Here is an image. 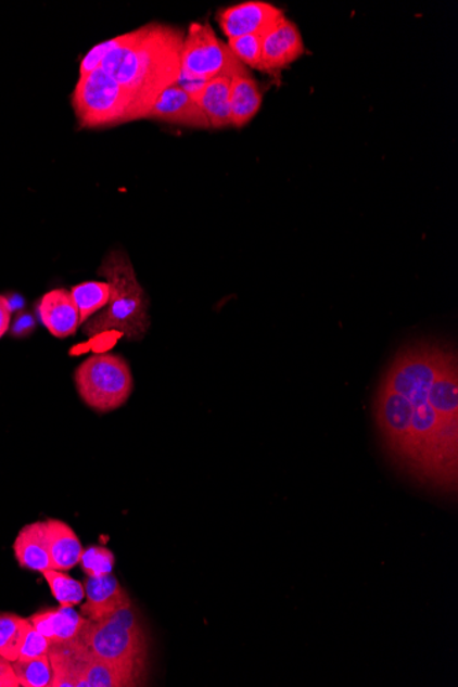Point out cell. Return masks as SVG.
<instances>
[{
	"mask_svg": "<svg viewBox=\"0 0 458 687\" xmlns=\"http://www.w3.org/2000/svg\"><path fill=\"white\" fill-rule=\"evenodd\" d=\"M374 424L392 465L418 485L456 497L458 356L436 338L399 348L374 394Z\"/></svg>",
	"mask_w": 458,
	"mask_h": 687,
	"instance_id": "1",
	"label": "cell"
},
{
	"mask_svg": "<svg viewBox=\"0 0 458 687\" xmlns=\"http://www.w3.org/2000/svg\"><path fill=\"white\" fill-rule=\"evenodd\" d=\"M183 40V30L160 23L112 39L101 69L131 97L133 122L148 117L161 93L179 80Z\"/></svg>",
	"mask_w": 458,
	"mask_h": 687,
	"instance_id": "2",
	"label": "cell"
},
{
	"mask_svg": "<svg viewBox=\"0 0 458 687\" xmlns=\"http://www.w3.org/2000/svg\"><path fill=\"white\" fill-rule=\"evenodd\" d=\"M98 275L111 285V300L102 311L85 322L82 334L96 338L116 331L125 340L142 341L150 328V301L128 254L113 250L103 258Z\"/></svg>",
	"mask_w": 458,
	"mask_h": 687,
	"instance_id": "3",
	"label": "cell"
},
{
	"mask_svg": "<svg viewBox=\"0 0 458 687\" xmlns=\"http://www.w3.org/2000/svg\"><path fill=\"white\" fill-rule=\"evenodd\" d=\"M80 637L93 659L148 669L149 638L133 603L118 609L106 621L92 622L88 619Z\"/></svg>",
	"mask_w": 458,
	"mask_h": 687,
	"instance_id": "4",
	"label": "cell"
},
{
	"mask_svg": "<svg viewBox=\"0 0 458 687\" xmlns=\"http://www.w3.org/2000/svg\"><path fill=\"white\" fill-rule=\"evenodd\" d=\"M75 384L82 403L98 414L122 408L133 392L129 364L119 354L97 353L75 371Z\"/></svg>",
	"mask_w": 458,
	"mask_h": 687,
	"instance_id": "5",
	"label": "cell"
},
{
	"mask_svg": "<svg viewBox=\"0 0 458 687\" xmlns=\"http://www.w3.org/2000/svg\"><path fill=\"white\" fill-rule=\"evenodd\" d=\"M72 105L82 128L114 127L133 122L131 97L102 69L79 77Z\"/></svg>",
	"mask_w": 458,
	"mask_h": 687,
	"instance_id": "6",
	"label": "cell"
},
{
	"mask_svg": "<svg viewBox=\"0 0 458 687\" xmlns=\"http://www.w3.org/2000/svg\"><path fill=\"white\" fill-rule=\"evenodd\" d=\"M232 54L226 41L218 38L209 23H191L185 34L180 76L209 81L216 77H232L247 72Z\"/></svg>",
	"mask_w": 458,
	"mask_h": 687,
	"instance_id": "7",
	"label": "cell"
},
{
	"mask_svg": "<svg viewBox=\"0 0 458 687\" xmlns=\"http://www.w3.org/2000/svg\"><path fill=\"white\" fill-rule=\"evenodd\" d=\"M283 17V9L264 0H249L222 8L217 13L218 25L228 40L249 35H267Z\"/></svg>",
	"mask_w": 458,
	"mask_h": 687,
	"instance_id": "8",
	"label": "cell"
},
{
	"mask_svg": "<svg viewBox=\"0 0 458 687\" xmlns=\"http://www.w3.org/2000/svg\"><path fill=\"white\" fill-rule=\"evenodd\" d=\"M306 47L298 25L283 17L263 38V59L259 72L276 73L285 69L305 54Z\"/></svg>",
	"mask_w": 458,
	"mask_h": 687,
	"instance_id": "9",
	"label": "cell"
},
{
	"mask_svg": "<svg viewBox=\"0 0 458 687\" xmlns=\"http://www.w3.org/2000/svg\"><path fill=\"white\" fill-rule=\"evenodd\" d=\"M82 585L87 602L81 607V615L92 622L106 621L118 609L132 606L131 597L113 572L99 577L86 576Z\"/></svg>",
	"mask_w": 458,
	"mask_h": 687,
	"instance_id": "10",
	"label": "cell"
},
{
	"mask_svg": "<svg viewBox=\"0 0 458 687\" xmlns=\"http://www.w3.org/2000/svg\"><path fill=\"white\" fill-rule=\"evenodd\" d=\"M49 658L54 671L51 687H79L93 656L80 635L69 641L50 643Z\"/></svg>",
	"mask_w": 458,
	"mask_h": 687,
	"instance_id": "11",
	"label": "cell"
},
{
	"mask_svg": "<svg viewBox=\"0 0 458 687\" xmlns=\"http://www.w3.org/2000/svg\"><path fill=\"white\" fill-rule=\"evenodd\" d=\"M145 118L155 119V122L169 125H177V127L194 129L211 128L205 114H203L194 99L187 96V93L176 85L161 93L157 102L151 107Z\"/></svg>",
	"mask_w": 458,
	"mask_h": 687,
	"instance_id": "12",
	"label": "cell"
},
{
	"mask_svg": "<svg viewBox=\"0 0 458 687\" xmlns=\"http://www.w3.org/2000/svg\"><path fill=\"white\" fill-rule=\"evenodd\" d=\"M38 315L50 334L60 340L75 335L81 326L71 291L56 289L41 296Z\"/></svg>",
	"mask_w": 458,
	"mask_h": 687,
	"instance_id": "13",
	"label": "cell"
},
{
	"mask_svg": "<svg viewBox=\"0 0 458 687\" xmlns=\"http://www.w3.org/2000/svg\"><path fill=\"white\" fill-rule=\"evenodd\" d=\"M28 619L36 632L44 635L50 643L69 641L79 637L88 621L87 618L77 613L75 608L64 606L41 609Z\"/></svg>",
	"mask_w": 458,
	"mask_h": 687,
	"instance_id": "14",
	"label": "cell"
},
{
	"mask_svg": "<svg viewBox=\"0 0 458 687\" xmlns=\"http://www.w3.org/2000/svg\"><path fill=\"white\" fill-rule=\"evenodd\" d=\"M44 534L54 570L69 571L80 563L85 549L69 524L60 519L44 520Z\"/></svg>",
	"mask_w": 458,
	"mask_h": 687,
	"instance_id": "15",
	"label": "cell"
},
{
	"mask_svg": "<svg viewBox=\"0 0 458 687\" xmlns=\"http://www.w3.org/2000/svg\"><path fill=\"white\" fill-rule=\"evenodd\" d=\"M13 551L21 569L40 574L53 569L46 543L44 520L24 525L14 540Z\"/></svg>",
	"mask_w": 458,
	"mask_h": 687,
	"instance_id": "16",
	"label": "cell"
},
{
	"mask_svg": "<svg viewBox=\"0 0 458 687\" xmlns=\"http://www.w3.org/2000/svg\"><path fill=\"white\" fill-rule=\"evenodd\" d=\"M263 106V92L252 72L231 77V96H229V112H231V127L243 128L257 116Z\"/></svg>",
	"mask_w": 458,
	"mask_h": 687,
	"instance_id": "17",
	"label": "cell"
},
{
	"mask_svg": "<svg viewBox=\"0 0 458 687\" xmlns=\"http://www.w3.org/2000/svg\"><path fill=\"white\" fill-rule=\"evenodd\" d=\"M148 669L117 665L93 659L79 687H137L145 684Z\"/></svg>",
	"mask_w": 458,
	"mask_h": 687,
	"instance_id": "18",
	"label": "cell"
},
{
	"mask_svg": "<svg viewBox=\"0 0 458 687\" xmlns=\"http://www.w3.org/2000/svg\"><path fill=\"white\" fill-rule=\"evenodd\" d=\"M229 96H231V77L220 76L207 81L200 97L195 99L211 128L221 129L231 125Z\"/></svg>",
	"mask_w": 458,
	"mask_h": 687,
	"instance_id": "19",
	"label": "cell"
},
{
	"mask_svg": "<svg viewBox=\"0 0 458 687\" xmlns=\"http://www.w3.org/2000/svg\"><path fill=\"white\" fill-rule=\"evenodd\" d=\"M30 628L33 624L29 619L15 613L0 612V654L12 663L17 661Z\"/></svg>",
	"mask_w": 458,
	"mask_h": 687,
	"instance_id": "20",
	"label": "cell"
},
{
	"mask_svg": "<svg viewBox=\"0 0 458 687\" xmlns=\"http://www.w3.org/2000/svg\"><path fill=\"white\" fill-rule=\"evenodd\" d=\"M71 295L79 309L80 325H85L109 304L111 285L107 282H85L75 285L71 290Z\"/></svg>",
	"mask_w": 458,
	"mask_h": 687,
	"instance_id": "21",
	"label": "cell"
},
{
	"mask_svg": "<svg viewBox=\"0 0 458 687\" xmlns=\"http://www.w3.org/2000/svg\"><path fill=\"white\" fill-rule=\"evenodd\" d=\"M41 575H43L47 585H49L60 606L76 607L85 600V585L79 581L73 580L71 575L66 574V571L51 569L41 572Z\"/></svg>",
	"mask_w": 458,
	"mask_h": 687,
	"instance_id": "22",
	"label": "cell"
},
{
	"mask_svg": "<svg viewBox=\"0 0 458 687\" xmlns=\"http://www.w3.org/2000/svg\"><path fill=\"white\" fill-rule=\"evenodd\" d=\"M12 664L20 686L51 687L53 685L54 671L51 667L49 654L35 659H18Z\"/></svg>",
	"mask_w": 458,
	"mask_h": 687,
	"instance_id": "23",
	"label": "cell"
},
{
	"mask_svg": "<svg viewBox=\"0 0 458 687\" xmlns=\"http://www.w3.org/2000/svg\"><path fill=\"white\" fill-rule=\"evenodd\" d=\"M262 35L242 36V38L229 39L228 47L232 54L242 62L247 69L259 71L263 59Z\"/></svg>",
	"mask_w": 458,
	"mask_h": 687,
	"instance_id": "24",
	"label": "cell"
},
{
	"mask_svg": "<svg viewBox=\"0 0 458 687\" xmlns=\"http://www.w3.org/2000/svg\"><path fill=\"white\" fill-rule=\"evenodd\" d=\"M80 567L86 576L99 577L112 574L116 557L113 551L103 546H90L82 550Z\"/></svg>",
	"mask_w": 458,
	"mask_h": 687,
	"instance_id": "25",
	"label": "cell"
},
{
	"mask_svg": "<svg viewBox=\"0 0 458 687\" xmlns=\"http://www.w3.org/2000/svg\"><path fill=\"white\" fill-rule=\"evenodd\" d=\"M50 641L33 627L21 648L20 659H35L49 654Z\"/></svg>",
	"mask_w": 458,
	"mask_h": 687,
	"instance_id": "26",
	"label": "cell"
},
{
	"mask_svg": "<svg viewBox=\"0 0 458 687\" xmlns=\"http://www.w3.org/2000/svg\"><path fill=\"white\" fill-rule=\"evenodd\" d=\"M112 49V39L107 41H103V43L93 47V49L88 53L85 59L81 61L80 65V76L88 75L97 69H101L102 61L105 60L109 51Z\"/></svg>",
	"mask_w": 458,
	"mask_h": 687,
	"instance_id": "27",
	"label": "cell"
},
{
	"mask_svg": "<svg viewBox=\"0 0 458 687\" xmlns=\"http://www.w3.org/2000/svg\"><path fill=\"white\" fill-rule=\"evenodd\" d=\"M20 682L14 673L12 661L0 654V687H18Z\"/></svg>",
	"mask_w": 458,
	"mask_h": 687,
	"instance_id": "28",
	"label": "cell"
},
{
	"mask_svg": "<svg viewBox=\"0 0 458 687\" xmlns=\"http://www.w3.org/2000/svg\"><path fill=\"white\" fill-rule=\"evenodd\" d=\"M12 302L7 296L0 295V338L9 331L12 325Z\"/></svg>",
	"mask_w": 458,
	"mask_h": 687,
	"instance_id": "29",
	"label": "cell"
}]
</instances>
